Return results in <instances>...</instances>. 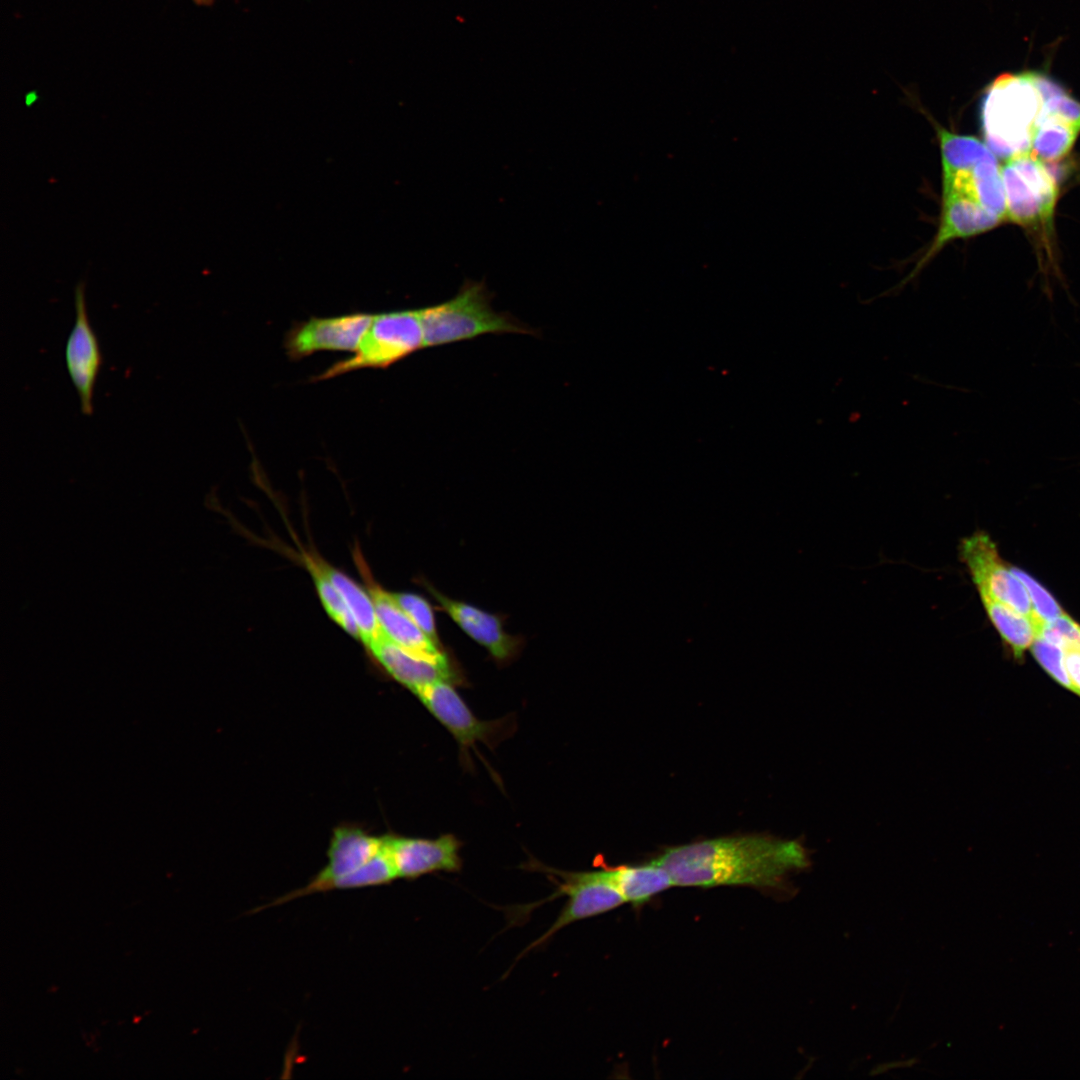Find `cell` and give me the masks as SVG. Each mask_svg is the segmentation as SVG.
Masks as SVG:
<instances>
[{
    "mask_svg": "<svg viewBox=\"0 0 1080 1080\" xmlns=\"http://www.w3.org/2000/svg\"><path fill=\"white\" fill-rule=\"evenodd\" d=\"M681 887L750 886L785 888L788 877L810 864L796 840L766 834L706 839L666 849L654 859Z\"/></svg>",
    "mask_w": 1080,
    "mask_h": 1080,
    "instance_id": "cell-1",
    "label": "cell"
},
{
    "mask_svg": "<svg viewBox=\"0 0 1080 1080\" xmlns=\"http://www.w3.org/2000/svg\"><path fill=\"white\" fill-rule=\"evenodd\" d=\"M1042 99L1027 73L998 76L985 89L981 124L985 143L998 157L1008 159L1030 151Z\"/></svg>",
    "mask_w": 1080,
    "mask_h": 1080,
    "instance_id": "cell-2",
    "label": "cell"
},
{
    "mask_svg": "<svg viewBox=\"0 0 1080 1080\" xmlns=\"http://www.w3.org/2000/svg\"><path fill=\"white\" fill-rule=\"evenodd\" d=\"M424 347H436L486 334H535L507 313L496 312L483 283L467 281L446 302L422 308Z\"/></svg>",
    "mask_w": 1080,
    "mask_h": 1080,
    "instance_id": "cell-3",
    "label": "cell"
},
{
    "mask_svg": "<svg viewBox=\"0 0 1080 1080\" xmlns=\"http://www.w3.org/2000/svg\"><path fill=\"white\" fill-rule=\"evenodd\" d=\"M425 348L421 309L373 315L354 354L338 361L316 376L326 380L363 368H387Z\"/></svg>",
    "mask_w": 1080,
    "mask_h": 1080,
    "instance_id": "cell-4",
    "label": "cell"
},
{
    "mask_svg": "<svg viewBox=\"0 0 1080 1080\" xmlns=\"http://www.w3.org/2000/svg\"><path fill=\"white\" fill-rule=\"evenodd\" d=\"M528 864L533 870L547 874L556 884L557 892L547 900L565 895L567 902L552 926L526 951L543 944L567 925L609 912L626 903L608 867L597 871L572 872L547 867L535 860Z\"/></svg>",
    "mask_w": 1080,
    "mask_h": 1080,
    "instance_id": "cell-5",
    "label": "cell"
},
{
    "mask_svg": "<svg viewBox=\"0 0 1080 1080\" xmlns=\"http://www.w3.org/2000/svg\"><path fill=\"white\" fill-rule=\"evenodd\" d=\"M1006 194L1007 219L1035 225L1052 218L1057 185L1045 164L1030 151L1016 154L1001 167Z\"/></svg>",
    "mask_w": 1080,
    "mask_h": 1080,
    "instance_id": "cell-6",
    "label": "cell"
},
{
    "mask_svg": "<svg viewBox=\"0 0 1080 1080\" xmlns=\"http://www.w3.org/2000/svg\"><path fill=\"white\" fill-rule=\"evenodd\" d=\"M959 554L979 595H986L1032 618L1024 584L1001 559L988 534L977 531L962 539Z\"/></svg>",
    "mask_w": 1080,
    "mask_h": 1080,
    "instance_id": "cell-7",
    "label": "cell"
},
{
    "mask_svg": "<svg viewBox=\"0 0 1080 1080\" xmlns=\"http://www.w3.org/2000/svg\"><path fill=\"white\" fill-rule=\"evenodd\" d=\"M384 836L377 837L359 827H337L327 851L328 862L304 887L275 899L268 905L253 910L259 912L271 906L281 905L299 897L319 893L328 882L349 874L372 859L383 847Z\"/></svg>",
    "mask_w": 1080,
    "mask_h": 1080,
    "instance_id": "cell-8",
    "label": "cell"
},
{
    "mask_svg": "<svg viewBox=\"0 0 1080 1080\" xmlns=\"http://www.w3.org/2000/svg\"><path fill=\"white\" fill-rule=\"evenodd\" d=\"M372 317V314L353 313L297 323L285 338L286 352L294 360L325 350L355 352Z\"/></svg>",
    "mask_w": 1080,
    "mask_h": 1080,
    "instance_id": "cell-9",
    "label": "cell"
},
{
    "mask_svg": "<svg viewBox=\"0 0 1080 1080\" xmlns=\"http://www.w3.org/2000/svg\"><path fill=\"white\" fill-rule=\"evenodd\" d=\"M74 304L75 322L65 345V364L79 397L81 413L90 416L93 412V389L102 364V355L88 318L85 284L82 281L75 287Z\"/></svg>",
    "mask_w": 1080,
    "mask_h": 1080,
    "instance_id": "cell-10",
    "label": "cell"
},
{
    "mask_svg": "<svg viewBox=\"0 0 1080 1080\" xmlns=\"http://www.w3.org/2000/svg\"><path fill=\"white\" fill-rule=\"evenodd\" d=\"M414 694L421 700L430 713L457 740L465 753L477 742L490 745L496 741L500 721H482L468 708L451 682L436 681Z\"/></svg>",
    "mask_w": 1080,
    "mask_h": 1080,
    "instance_id": "cell-11",
    "label": "cell"
},
{
    "mask_svg": "<svg viewBox=\"0 0 1080 1080\" xmlns=\"http://www.w3.org/2000/svg\"><path fill=\"white\" fill-rule=\"evenodd\" d=\"M397 877L414 880L423 875L459 871L461 843L451 834L435 839L385 836Z\"/></svg>",
    "mask_w": 1080,
    "mask_h": 1080,
    "instance_id": "cell-12",
    "label": "cell"
},
{
    "mask_svg": "<svg viewBox=\"0 0 1080 1080\" xmlns=\"http://www.w3.org/2000/svg\"><path fill=\"white\" fill-rule=\"evenodd\" d=\"M426 586L441 609L466 634L485 647L496 661H510L519 652L520 639L504 630L500 617L447 597L431 585Z\"/></svg>",
    "mask_w": 1080,
    "mask_h": 1080,
    "instance_id": "cell-13",
    "label": "cell"
},
{
    "mask_svg": "<svg viewBox=\"0 0 1080 1080\" xmlns=\"http://www.w3.org/2000/svg\"><path fill=\"white\" fill-rule=\"evenodd\" d=\"M379 664L399 683L415 693L436 682L457 680L449 659H432L408 651L385 634L367 646Z\"/></svg>",
    "mask_w": 1080,
    "mask_h": 1080,
    "instance_id": "cell-14",
    "label": "cell"
},
{
    "mask_svg": "<svg viewBox=\"0 0 1080 1080\" xmlns=\"http://www.w3.org/2000/svg\"><path fill=\"white\" fill-rule=\"evenodd\" d=\"M1002 221L967 196L954 192L943 193L937 234L910 277L917 274L950 241L983 233Z\"/></svg>",
    "mask_w": 1080,
    "mask_h": 1080,
    "instance_id": "cell-15",
    "label": "cell"
},
{
    "mask_svg": "<svg viewBox=\"0 0 1080 1080\" xmlns=\"http://www.w3.org/2000/svg\"><path fill=\"white\" fill-rule=\"evenodd\" d=\"M379 625L384 634L402 648L432 659L446 658L441 645L431 640L398 606L390 592L375 584L365 566L357 559Z\"/></svg>",
    "mask_w": 1080,
    "mask_h": 1080,
    "instance_id": "cell-16",
    "label": "cell"
},
{
    "mask_svg": "<svg viewBox=\"0 0 1080 1080\" xmlns=\"http://www.w3.org/2000/svg\"><path fill=\"white\" fill-rule=\"evenodd\" d=\"M946 192L967 196L1002 220L1007 219L1006 194L997 157L943 176V193Z\"/></svg>",
    "mask_w": 1080,
    "mask_h": 1080,
    "instance_id": "cell-17",
    "label": "cell"
},
{
    "mask_svg": "<svg viewBox=\"0 0 1080 1080\" xmlns=\"http://www.w3.org/2000/svg\"><path fill=\"white\" fill-rule=\"evenodd\" d=\"M608 868L625 902L634 906H640L675 886L668 871L654 860L642 865Z\"/></svg>",
    "mask_w": 1080,
    "mask_h": 1080,
    "instance_id": "cell-18",
    "label": "cell"
},
{
    "mask_svg": "<svg viewBox=\"0 0 1080 1080\" xmlns=\"http://www.w3.org/2000/svg\"><path fill=\"white\" fill-rule=\"evenodd\" d=\"M318 562L323 573L337 589L353 614L359 630V639L367 647L384 634L369 593L323 560L318 558Z\"/></svg>",
    "mask_w": 1080,
    "mask_h": 1080,
    "instance_id": "cell-19",
    "label": "cell"
},
{
    "mask_svg": "<svg viewBox=\"0 0 1080 1080\" xmlns=\"http://www.w3.org/2000/svg\"><path fill=\"white\" fill-rule=\"evenodd\" d=\"M980 598L989 619L1002 639L1009 645L1014 656L1022 657L1038 634V627L1034 620L986 595H980Z\"/></svg>",
    "mask_w": 1080,
    "mask_h": 1080,
    "instance_id": "cell-20",
    "label": "cell"
},
{
    "mask_svg": "<svg viewBox=\"0 0 1080 1080\" xmlns=\"http://www.w3.org/2000/svg\"><path fill=\"white\" fill-rule=\"evenodd\" d=\"M939 141L943 176L968 170L978 163L997 157L979 139L953 133L933 122Z\"/></svg>",
    "mask_w": 1080,
    "mask_h": 1080,
    "instance_id": "cell-21",
    "label": "cell"
},
{
    "mask_svg": "<svg viewBox=\"0 0 1080 1080\" xmlns=\"http://www.w3.org/2000/svg\"><path fill=\"white\" fill-rule=\"evenodd\" d=\"M1079 132V128L1063 120L1039 117L1030 152L1042 162L1059 160L1069 152Z\"/></svg>",
    "mask_w": 1080,
    "mask_h": 1080,
    "instance_id": "cell-22",
    "label": "cell"
},
{
    "mask_svg": "<svg viewBox=\"0 0 1080 1080\" xmlns=\"http://www.w3.org/2000/svg\"><path fill=\"white\" fill-rule=\"evenodd\" d=\"M303 562L315 583L320 600L328 615L348 634L359 639L356 621L345 601L320 568L318 558L302 554Z\"/></svg>",
    "mask_w": 1080,
    "mask_h": 1080,
    "instance_id": "cell-23",
    "label": "cell"
},
{
    "mask_svg": "<svg viewBox=\"0 0 1080 1080\" xmlns=\"http://www.w3.org/2000/svg\"><path fill=\"white\" fill-rule=\"evenodd\" d=\"M1011 569L1027 590L1032 608V619L1038 627V632L1046 622L1065 613L1051 594L1037 581L1019 568L1011 567Z\"/></svg>",
    "mask_w": 1080,
    "mask_h": 1080,
    "instance_id": "cell-24",
    "label": "cell"
},
{
    "mask_svg": "<svg viewBox=\"0 0 1080 1080\" xmlns=\"http://www.w3.org/2000/svg\"><path fill=\"white\" fill-rule=\"evenodd\" d=\"M398 606L435 643L440 644L434 614L430 604L412 593H391Z\"/></svg>",
    "mask_w": 1080,
    "mask_h": 1080,
    "instance_id": "cell-25",
    "label": "cell"
},
{
    "mask_svg": "<svg viewBox=\"0 0 1080 1080\" xmlns=\"http://www.w3.org/2000/svg\"><path fill=\"white\" fill-rule=\"evenodd\" d=\"M1030 648L1045 671L1060 685L1070 689L1065 669V650L1041 635L1036 636Z\"/></svg>",
    "mask_w": 1080,
    "mask_h": 1080,
    "instance_id": "cell-26",
    "label": "cell"
},
{
    "mask_svg": "<svg viewBox=\"0 0 1080 1080\" xmlns=\"http://www.w3.org/2000/svg\"><path fill=\"white\" fill-rule=\"evenodd\" d=\"M1037 635H1041L1064 650L1080 649V625L1067 614L1046 622Z\"/></svg>",
    "mask_w": 1080,
    "mask_h": 1080,
    "instance_id": "cell-27",
    "label": "cell"
},
{
    "mask_svg": "<svg viewBox=\"0 0 1080 1080\" xmlns=\"http://www.w3.org/2000/svg\"><path fill=\"white\" fill-rule=\"evenodd\" d=\"M1047 116L1063 120L1080 129V103L1065 91L1042 101L1039 117Z\"/></svg>",
    "mask_w": 1080,
    "mask_h": 1080,
    "instance_id": "cell-28",
    "label": "cell"
},
{
    "mask_svg": "<svg viewBox=\"0 0 1080 1080\" xmlns=\"http://www.w3.org/2000/svg\"><path fill=\"white\" fill-rule=\"evenodd\" d=\"M1065 669L1070 690L1080 696V649L1065 650Z\"/></svg>",
    "mask_w": 1080,
    "mask_h": 1080,
    "instance_id": "cell-29",
    "label": "cell"
},
{
    "mask_svg": "<svg viewBox=\"0 0 1080 1080\" xmlns=\"http://www.w3.org/2000/svg\"><path fill=\"white\" fill-rule=\"evenodd\" d=\"M215 0H193L198 6H211Z\"/></svg>",
    "mask_w": 1080,
    "mask_h": 1080,
    "instance_id": "cell-30",
    "label": "cell"
}]
</instances>
